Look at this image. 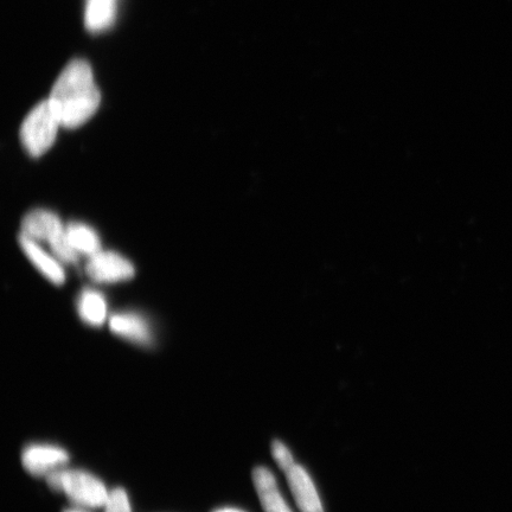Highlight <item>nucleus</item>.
Listing matches in <instances>:
<instances>
[{"label":"nucleus","mask_w":512,"mask_h":512,"mask_svg":"<svg viewBox=\"0 0 512 512\" xmlns=\"http://www.w3.org/2000/svg\"><path fill=\"white\" fill-rule=\"evenodd\" d=\"M63 512H89V511H87L86 509H83V508L75 507L73 509L64 510Z\"/></svg>","instance_id":"a211bd4d"},{"label":"nucleus","mask_w":512,"mask_h":512,"mask_svg":"<svg viewBox=\"0 0 512 512\" xmlns=\"http://www.w3.org/2000/svg\"><path fill=\"white\" fill-rule=\"evenodd\" d=\"M214 512H245V511L235 509V508H223V509L216 510Z\"/></svg>","instance_id":"f3484780"},{"label":"nucleus","mask_w":512,"mask_h":512,"mask_svg":"<svg viewBox=\"0 0 512 512\" xmlns=\"http://www.w3.org/2000/svg\"><path fill=\"white\" fill-rule=\"evenodd\" d=\"M66 238L76 252L93 256L101 252L98 234L85 224L73 223L66 228Z\"/></svg>","instance_id":"f8f14e48"},{"label":"nucleus","mask_w":512,"mask_h":512,"mask_svg":"<svg viewBox=\"0 0 512 512\" xmlns=\"http://www.w3.org/2000/svg\"><path fill=\"white\" fill-rule=\"evenodd\" d=\"M19 243L23 248L25 254H27L29 260L34 264L38 271H40L44 277L48 278L51 283L55 285H62L66 280L63 268L60 266L53 256H50L47 252L37 245L34 240L27 238V236L21 235Z\"/></svg>","instance_id":"9d476101"},{"label":"nucleus","mask_w":512,"mask_h":512,"mask_svg":"<svg viewBox=\"0 0 512 512\" xmlns=\"http://www.w3.org/2000/svg\"><path fill=\"white\" fill-rule=\"evenodd\" d=\"M284 473L300 512H324L316 485L303 466L294 464Z\"/></svg>","instance_id":"423d86ee"},{"label":"nucleus","mask_w":512,"mask_h":512,"mask_svg":"<svg viewBox=\"0 0 512 512\" xmlns=\"http://www.w3.org/2000/svg\"><path fill=\"white\" fill-rule=\"evenodd\" d=\"M79 313L83 322L101 326L107 318V303L99 292L86 290L79 299Z\"/></svg>","instance_id":"ddd939ff"},{"label":"nucleus","mask_w":512,"mask_h":512,"mask_svg":"<svg viewBox=\"0 0 512 512\" xmlns=\"http://www.w3.org/2000/svg\"><path fill=\"white\" fill-rule=\"evenodd\" d=\"M86 270L96 283H119L134 277L131 262L113 252H99L91 256Z\"/></svg>","instance_id":"39448f33"},{"label":"nucleus","mask_w":512,"mask_h":512,"mask_svg":"<svg viewBox=\"0 0 512 512\" xmlns=\"http://www.w3.org/2000/svg\"><path fill=\"white\" fill-rule=\"evenodd\" d=\"M272 456L274 462L278 464L280 470L283 472L290 470L294 464H297L294 462L291 451L288 450L286 445L280 443L278 440H275L272 444Z\"/></svg>","instance_id":"2eb2a0df"},{"label":"nucleus","mask_w":512,"mask_h":512,"mask_svg":"<svg viewBox=\"0 0 512 512\" xmlns=\"http://www.w3.org/2000/svg\"><path fill=\"white\" fill-rule=\"evenodd\" d=\"M22 235L36 241L49 243L59 239L66 232L59 216L50 211L36 209L24 217L22 222Z\"/></svg>","instance_id":"0eeeda50"},{"label":"nucleus","mask_w":512,"mask_h":512,"mask_svg":"<svg viewBox=\"0 0 512 512\" xmlns=\"http://www.w3.org/2000/svg\"><path fill=\"white\" fill-rule=\"evenodd\" d=\"M60 126V120L49 101L41 102L23 121L21 140L24 149L31 157L42 156L55 143Z\"/></svg>","instance_id":"7ed1b4c3"},{"label":"nucleus","mask_w":512,"mask_h":512,"mask_svg":"<svg viewBox=\"0 0 512 512\" xmlns=\"http://www.w3.org/2000/svg\"><path fill=\"white\" fill-rule=\"evenodd\" d=\"M51 251L57 256V259H60L63 262H67V264H75L78 262L79 253L75 251V249L69 245V242L66 238V232L59 239L50 243Z\"/></svg>","instance_id":"4468645a"},{"label":"nucleus","mask_w":512,"mask_h":512,"mask_svg":"<svg viewBox=\"0 0 512 512\" xmlns=\"http://www.w3.org/2000/svg\"><path fill=\"white\" fill-rule=\"evenodd\" d=\"M68 463V452L55 445H29L22 453L23 467L34 477L47 478L51 473L64 469Z\"/></svg>","instance_id":"20e7f679"},{"label":"nucleus","mask_w":512,"mask_h":512,"mask_svg":"<svg viewBox=\"0 0 512 512\" xmlns=\"http://www.w3.org/2000/svg\"><path fill=\"white\" fill-rule=\"evenodd\" d=\"M48 486L66 495L75 507L83 509L105 508L111 492L99 478L86 471L64 469L51 473Z\"/></svg>","instance_id":"f03ea898"},{"label":"nucleus","mask_w":512,"mask_h":512,"mask_svg":"<svg viewBox=\"0 0 512 512\" xmlns=\"http://www.w3.org/2000/svg\"><path fill=\"white\" fill-rule=\"evenodd\" d=\"M105 512H132L130 499L123 489L111 491L110 498L105 505Z\"/></svg>","instance_id":"dca6fc26"},{"label":"nucleus","mask_w":512,"mask_h":512,"mask_svg":"<svg viewBox=\"0 0 512 512\" xmlns=\"http://www.w3.org/2000/svg\"><path fill=\"white\" fill-rule=\"evenodd\" d=\"M48 101L61 126L76 128L86 124L101 102L91 66L83 60L70 62L55 82Z\"/></svg>","instance_id":"f257e3e1"},{"label":"nucleus","mask_w":512,"mask_h":512,"mask_svg":"<svg viewBox=\"0 0 512 512\" xmlns=\"http://www.w3.org/2000/svg\"><path fill=\"white\" fill-rule=\"evenodd\" d=\"M110 328L113 334L127 339V341L149 345L152 341L149 324L143 317L134 313H117L110 319Z\"/></svg>","instance_id":"1a4fd4ad"},{"label":"nucleus","mask_w":512,"mask_h":512,"mask_svg":"<svg viewBox=\"0 0 512 512\" xmlns=\"http://www.w3.org/2000/svg\"><path fill=\"white\" fill-rule=\"evenodd\" d=\"M118 0H87L85 22L92 32L105 31L112 27L117 15Z\"/></svg>","instance_id":"9b49d317"},{"label":"nucleus","mask_w":512,"mask_h":512,"mask_svg":"<svg viewBox=\"0 0 512 512\" xmlns=\"http://www.w3.org/2000/svg\"><path fill=\"white\" fill-rule=\"evenodd\" d=\"M253 482L265 512H293L279 490L277 479L266 467H256Z\"/></svg>","instance_id":"6e6552de"}]
</instances>
